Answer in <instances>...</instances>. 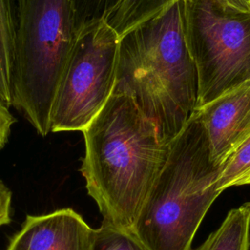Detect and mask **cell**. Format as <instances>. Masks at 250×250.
<instances>
[{
    "mask_svg": "<svg viewBox=\"0 0 250 250\" xmlns=\"http://www.w3.org/2000/svg\"><path fill=\"white\" fill-rule=\"evenodd\" d=\"M16 21L11 0H0V101L8 107L13 102Z\"/></svg>",
    "mask_w": 250,
    "mask_h": 250,
    "instance_id": "obj_10",
    "label": "cell"
},
{
    "mask_svg": "<svg viewBox=\"0 0 250 250\" xmlns=\"http://www.w3.org/2000/svg\"><path fill=\"white\" fill-rule=\"evenodd\" d=\"M82 133L85 154L80 171L103 223L132 229L170 142L129 97L116 94Z\"/></svg>",
    "mask_w": 250,
    "mask_h": 250,
    "instance_id": "obj_1",
    "label": "cell"
},
{
    "mask_svg": "<svg viewBox=\"0 0 250 250\" xmlns=\"http://www.w3.org/2000/svg\"><path fill=\"white\" fill-rule=\"evenodd\" d=\"M74 35L72 0H18L12 105L42 137Z\"/></svg>",
    "mask_w": 250,
    "mask_h": 250,
    "instance_id": "obj_4",
    "label": "cell"
},
{
    "mask_svg": "<svg viewBox=\"0 0 250 250\" xmlns=\"http://www.w3.org/2000/svg\"><path fill=\"white\" fill-rule=\"evenodd\" d=\"M94 229L71 208L27 215L6 250H90Z\"/></svg>",
    "mask_w": 250,
    "mask_h": 250,
    "instance_id": "obj_8",
    "label": "cell"
},
{
    "mask_svg": "<svg viewBox=\"0 0 250 250\" xmlns=\"http://www.w3.org/2000/svg\"><path fill=\"white\" fill-rule=\"evenodd\" d=\"M112 94L129 97L170 142L192 116L197 72L184 29V1L177 0L119 37Z\"/></svg>",
    "mask_w": 250,
    "mask_h": 250,
    "instance_id": "obj_2",
    "label": "cell"
},
{
    "mask_svg": "<svg viewBox=\"0 0 250 250\" xmlns=\"http://www.w3.org/2000/svg\"><path fill=\"white\" fill-rule=\"evenodd\" d=\"M119 36L99 21L75 31L52 104L51 132L83 131L112 94Z\"/></svg>",
    "mask_w": 250,
    "mask_h": 250,
    "instance_id": "obj_6",
    "label": "cell"
},
{
    "mask_svg": "<svg viewBox=\"0 0 250 250\" xmlns=\"http://www.w3.org/2000/svg\"><path fill=\"white\" fill-rule=\"evenodd\" d=\"M16 122V118L9 111L7 105L0 101V149L6 145L10 136L11 128Z\"/></svg>",
    "mask_w": 250,
    "mask_h": 250,
    "instance_id": "obj_15",
    "label": "cell"
},
{
    "mask_svg": "<svg viewBox=\"0 0 250 250\" xmlns=\"http://www.w3.org/2000/svg\"><path fill=\"white\" fill-rule=\"evenodd\" d=\"M250 202L231 209L222 225L194 250H248Z\"/></svg>",
    "mask_w": 250,
    "mask_h": 250,
    "instance_id": "obj_9",
    "label": "cell"
},
{
    "mask_svg": "<svg viewBox=\"0 0 250 250\" xmlns=\"http://www.w3.org/2000/svg\"><path fill=\"white\" fill-rule=\"evenodd\" d=\"M12 192L0 180V228L11 222Z\"/></svg>",
    "mask_w": 250,
    "mask_h": 250,
    "instance_id": "obj_16",
    "label": "cell"
},
{
    "mask_svg": "<svg viewBox=\"0 0 250 250\" xmlns=\"http://www.w3.org/2000/svg\"><path fill=\"white\" fill-rule=\"evenodd\" d=\"M222 166L211 159L206 131L195 114L170 141L166 160L132 231L148 250H190L193 236L220 192Z\"/></svg>",
    "mask_w": 250,
    "mask_h": 250,
    "instance_id": "obj_3",
    "label": "cell"
},
{
    "mask_svg": "<svg viewBox=\"0 0 250 250\" xmlns=\"http://www.w3.org/2000/svg\"><path fill=\"white\" fill-rule=\"evenodd\" d=\"M209 142L211 159L222 166L250 136V81L196 108Z\"/></svg>",
    "mask_w": 250,
    "mask_h": 250,
    "instance_id": "obj_7",
    "label": "cell"
},
{
    "mask_svg": "<svg viewBox=\"0 0 250 250\" xmlns=\"http://www.w3.org/2000/svg\"><path fill=\"white\" fill-rule=\"evenodd\" d=\"M217 1L240 11L250 12V0H217Z\"/></svg>",
    "mask_w": 250,
    "mask_h": 250,
    "instance_id": "obj_17",
    "label": "cell"
},
{
    "mask_svg": "<svg viewBox=\"0 0 250 250\" xmlns=\"http://www.w3.org/2000/svg\"><path fill=\"white\" fill-rule=\"evenodd\" d=\"M121 0H72L75 31L89 23L104 21Z\"/></svg>",
    "mask_w": 250,
    "mask_h": 250,
    "instance_id": "obj_14",
    "label": "cell"
},
{
    "mask_svg": "<svg viewBox=\"0 0 250 250\" xmlns=\"http://www.w3.org/2000/svg\"><path fill=\"white\" fill-rule=\"evenodd\" d=\"M90 250H148L132 231L104 223L94 229Z\"/></svg>",
    "mask_w": 250,
    "mask_h": 250,
    "instance_id": "obj_13",
    "label": "cell"
},
{
    "mask_svg": "<svg viewBox=\"0 0 250 250\" xmlns=\"http://www.w3.org/2000/svg\"><path fill=\"white\" fill-rule=\"evenodd\" d=\"M250 184V136L232 152L222 165L217 179L221 193L228 188Z\"/></svg>",
    "mask_w": 250,
    "mask_h": 250,
    "instance_id": "obj_12",
    "label": "cell"
},
{
    "mask_svg": "<svg viewBox=\"0 0 250 250\" xmlns=\"http://www.w3.org/2000/svg\"><path fill=\"white\" fill-rule=\"evenodd\" d=\"M183 1L186 42L197 72L198 108L250 81V12L217 0Z\"/></svg>",
    "mask_w": 250,
    "mask_h": 250,
    "instance_id": "obj_5",
    "label": "cell"
},
{
    "mask_svg": "<svg viewBox=\"0 0 250 250\" xmlns=\"http://www.w3.org/2000/svg\"><path fill=\"white\" fill-rule=\"evenodd\" d=\"M177 0H121L104 21L120 37L123 33L162 11Z\"/></svg>",
    "mask_w": 250,
    "mask_h": 250,
    "instance_id": "obj_11",
    "label": "cell"
}]
</instances>
